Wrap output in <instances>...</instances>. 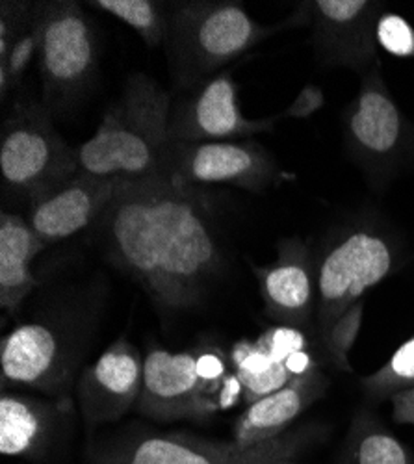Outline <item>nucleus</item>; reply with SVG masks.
Masks as SVG:
<instances>
[{"mask_svg":"<svg viewBox=\"0 0 414 464\" xmlns=\"http://www.w3.org/2000/svg\"><path fill=\"white\" fill-rule=\"evenodd\" d=\"M362 308H364L362 303H357L355 306H351L350 311L342 316V320L331 329V333L323 340L334 364L346 372H351V366L348 362V353L353 347L361 329Z\"/></svg>","mask_w":414,"mask_h":464,"instance_id":"nucleus-24","label":"nucleus"},{"mask_svg":"<svg viewBox=\"0 0 414 464\" xmlns=\"http://www.w3.org/2000/svg\"><path fill=\"white\" fill-rule=\"evenodd\" d=\"M5 382L56 394L69 377L62 334L43 322L17 325L0 343Z\"/></svg>","mask_w":414,"mask_h":464,"instance_id":"nucleus-15","label":"nucleus"},{"mask_svg":"<svg viewBox=\"0 0 414 464\" xmlns=\"http://www.w3.org/2000/svg\"><path fill=\"white\" fill-rule=\"evenodd\" d=\"M138 180L79 173L49 196L32 203L26 216L34 232L47 246L91 228L121 193Z\"/></svg>","mask_w":414,"mask_h":464,"instance_id":"nucleus-11","label":"nucleus"},{"mask_svg":"<svg viewBox=\"0 0 414 464\" xmlns=\"http://www.w3.org/2000/svg\"><path fill=\"white\" fill-rule=\"evenodd\" d=\"M313 28V45L325 65L378 67L375 28L381 5L368 0H316L303 5Z\"/></svg>","mask_w":414,"mask_h":464,"instance_id":"nucleus-10","label":"nucleus"},{"mask_svg":"<svg viewBox=\"0 0 414 464\" xmlns=\"http://www.w3.org/2000/svg\"><path fill=\"white\" fill-rule=\"evenodd\" d=\"M295 451V439H284L283 435L268 440L265 444L256 446L255 453L242 464H268L275 459H284V457H292V453Z\"/></svg>","mask_w":414,"mask_h":464,"instance_id":"nucleus-29","label":"nucleus"},{"mask_svg":"<svg viewBox=\"0 0 414 464\" xmlns=\"http://www.w3.org/2000/svg\"><path fill=\"white\" fill-rule=\"evenodd\" d=\"M389 400L392 403V418L398 423L414 425V389L398 392Z\"/></svg>","mask_w":414,"mask_h":464,"instance_id":"nucleus-32","label":"nucleus"},{"mask_svg":"<svg viewBox=\"0 0 414 464\" xmlns=\"http://www.w3.org/2000/svg\"><path fill=\"white\" fill-rule=\"evenodd\" d=\"M197 372L207 382H221L231 372L227 361L217 352H197Z\"/></svg>","mask_w":414,"mask_h":464,"instance_id":"nucleus-30","label":"nucleus"},{"mask_svg":"<svg viewBox=\"0 0 414 464\" xmlns=\"http://www.w3.org/2000/svg\"><path fill=\"white\" fill-rule=\"evenodd\" d=\"M173 97L153 76L132 72L97 132L79 145L81 173L145 180L160 177Z\"/></svg>","mask_w":414,"mask_h":464,"instance_id":"nucleus-2","label":"nucleus"},{"mask_svg":"<svg viewBox=\"0 0 414 464\" xmlns=\"http://www.w3.org/2000/svg\"><path fill=\"white\" fill-rule=\"evenodd\" d=\"M256 343L270 355V359L274 362L284 364V361L290 355H294L301 350H307L309 342H307L305 333L297 327L275 325V327H270L262 333L256 338Z\"/></svg>","mask_w":414,"mask_h":464,"instance_id":"nucleus-26","label":"nucleus"},{"mask_svg":"<svg viewBox=\"0 0 414 464\" xmlns=\"http://www.w3.org/2000/svg\"><path fill=\"white\" fill-rule=\"evenodd\" d=\"M255 448L235 442H216L197 437L164 435L140 440L127 464H242Z\"/></svg>","mask_w":414,"mask_h":464,"instance_id":"nucleus-18","label":"nucleus"},{"mask_svg":"<svg viewBox=\"0 0 414 464\" xmlns=\"http://www.w3.org/2000/svg\"><path fill=\"white\" fill-rule=\"evenodd\" d=\"M238 379L244 386V401L247 405H253L255 401L281 391L283 386H286L294 377L288 373V370L283 362H275L265 373H260V375H238Z\"/></svg>","mask_w":414,"mask_h":464,"instance_id":"nucleus-27","label":"nucleus"},{"mask_svg":"<svg viewBox=\"0 0 414 464\" xmlns=\"http://www.w3.org/2000/svg\"><path fill=\"white\" fill-rule=\"evenodd\" d=\"M277 30L260 24L235 0L171 3L164 49L175 90L184 93L214 79Z\"/></svg>","mask_w":414,"mask_h":464,"instance_id":"nucleus-3","label":"nucleus"},{"mask_svg":"<svg viewBox=\"0 0 414 464\" xmlns=\"http://www.w3.org/2000/svg\"><path fill=\"white\" fill-rule=\"evenodd\" d=\"M99 37L91 19L74 0L37 3V56L42 99L54 113L81 104L97 82Z\"/></svg>","mask_w":414,"mask_h":464,"instance_id":"nucleus-4","label":"nucleus"},{"mask_svg":"<svg viewBox=\"0 0 414 464\" xmlns=\"http://www.w3.org/2000/svg\"><path fill=\"white\" fill-rule=\"evenodd\" d=\"M362 389L371 398H392L414 389V336L398 347L383 368L362 379Z\"/></svg>","mask_w":414,"mask_h":464,"instance_id":"nucleus-21","label":"nucleus"},{"mask_svg":"<svg viewBox=\"0 0 414 464\" xmlns=\"http://www.w3.org/2000/svg\"><path fill=\"white\" fill-rule=\"evenodd\" d=\"M275 118L249 120L238 102V86L231 71L180 93L171 106V141H233L249 140L258 132H268Z\"/></svg>","mask_w":414,"mask_h":464,"instance_id":"nucleus-9","label":"nucleus"},{"mask_svg":"<svg viewBox=\"0 0 414 464\" xmlns=\"http://www.w3.org/2000/svg\"><path fill=\"white\" fill-rule=\"evenodd\" d=\"M79 173V147L58 132L45 104L14 102L0 134V175L12 198L34 203Z\"/></svg>","mask_w":414,"mask_h":464,"instance_id":"nucleus-5","label":"nucleus"},{"mask_svg":"<svg viewBox=\"0 0 414 464\" xmlns=\"http://www.w3.org/2000/svg\"><path fill=\"white\" fill-rule=\"evenodd\" d=\"M327 389L320 370L294 377L281 391L247 405L233 428V442L240 448H255L283 435L288 425L318 401Z\"/></svg>","mask_w":414,"mask_h":464,"instance_id":"nucleus-16","label":"nucleus"},{"mask_svg":"<svg viewBox=\"0 0 414 464\" xmlns=\"http://www.w3.org/2000/svg\"><path fill=\"white\" fill-rule=\"evenodd\" d=\"M143 384V359L136 347L121 336L82 372L79 381L81 409L90 425L120 420L140 400Z\"/></svg>","mask_w":414,"mask_h":464,"instance_id":"nucleus-13","label":"nucleus"},{"mask_svg":"<svg viewBox=\"0 0 414 464\" xmlns=\"http://www.w3.org/2000/svg\"><path fill=\"white\" fill-rule=\"evenodd\" d=\"M405 129L403 113L383 82L380 69H370L362 76L359 95L346 120V134L353 152L371 168H387L398 159Z\"/></svg>","mask_w":414,"mask_h":464,"instance_id":"nucleus-12","label":"nucleus"},{"mask_svg":"<svg viewBox=\"0 0 414 464\" xmlns=\"http://www.w3.org/2000/svg\"><path fill=\"white\" fill-rule=\"evenodd\" d=\"M37 3L3 0L0 3V60H5L21 34L35 21Z\"/></svg>","mask_w":414,"mask_h":464,"instance_id":"nucleus-23","label":"nucleus"},{"mask_svg":"<svg viewBox=\"0 0 414 464\" xmlns=\"http://www.w3.org/2000/svg\"><path fill=\"white\" fill-rule=\"evenodd\" d=\"M244 386L233 372L221 382H207L197 372V352L150 350L143 359L138 411L159 421L205 418L233 409Z\"/></svg>","mask_w":414,"mask_h":464,"instance_id":"nucleus-6","label":"nucleus"},{"mask_svg":"<svg viewBox=\"0 0 414 464\" xmlns=\"http://www.w3.org/2000/svg\"><path fill=\"white\" fill-rule=\"evenodd\" d=\"M231 362L238 375H260L275 364L256 340L251 342L246 338L231 347Z\"/></svg>","mask_w":414,"mask_h":464,"instance_id":"nucleus-28","label":"nucleus"},{"mask_svg":"<svg viewBox=\"0 0 414 464\" xmlns=\"http://www.w3.org/2000/svg\"><path fill=\"white\" fill-rule=\"evenodd\" d=\"M394 267L390 242L378 232L361 228L336 240L316 272L318 331L325 340L331 329L361 297L387 279Z\"/></svg>","mask_w":414,"mask_h":464,"instance_id":"nucleus-7","label":"nucleus"},{"mask_svg":"<svg viewBox=\"0 0 414 464\" xmlns=\"http://www.w3.org/2000/svg\"><path fill=\"white\" fill-rule=\"evenodd\" d=\"M290 457H284V459H275V460H272V462H268V464H299V462H292V460H288Z\"/></svg>","mask_w":414,"mask_h":464,"instance_id":"nucleus-34","label":"nucleus"},{"mask_svg":"<svg viewBox=\"0 0 414 464\" xmlns=\"http://www.w3.org/2000/svg\"><path fill=\"white\" fill-rule=\"evenodd\" d=\"M47 244L35 235L24 216H0V306L14 316L24 299L40 286L32 274V262Z\"/></svg>","mask_w":414,"mask_h":464,"instance_id":"nucleus-17","label":"nucleus"},{"mask_svg":"<svg viewBox=\"0 0 414 464\" xmlns=\"http://www.w3.org/2000/svg\"><path fill=\"white\" fill-rule=\"evenodd\" d=\"M375 37H378V45L392 56H414V30L403 17L396 14H383L380 17Z\"/></svg>","mask_w":414,"mask_h":464,"instance_id":"nucleus-25","label":"nucleus"},{"mask_svg":"<svg viewBox=\"0 0 414 464\" xmlns=\"http://www.w3.org/2000/svg\"><path fill=\"white\" fill-rule=\"evenodd\" d=\"M323 104V93L314 88V86H307L301 93L295 102L286 108V111H283L281 115H294V118H305V115H311L314 110H318Z\"/></svg>","mask_w":414,"mask_h":464,"instance_id":"nucleus-31","label":"nucleus"},{"mask_svg":"<svg viewBox=\"0 0 414 464\" xmlns=\"http://www.w3.org/2000/svg\"><path fill=\"white\" fill-rule=\"evenodd\" d=\"M266 314L279 325L303 329L316 304V277L309 247L303 240L288 238L277 246V260L253 266Z\"/></svg>","mask_w":414,"mask_h":464,"instance_id":"nucleus-14","label":"nucleus"},{"mask_svg":"<svg viewBox=\"0 0 414 464\" xmlns=\"http://www.w3.org/2000/svg\"><path fill=\"white\" fill-rule=\"evenodd\" d=\"M160 177L178 186L227 184L265 191L281 179L274 154L255 140L171 141L166 147Z\"/></svg>","mask_w":414,"mask_h":464,"instance_id":"nucleus-8","label":"nucleus"},{"mask_svg":"<svg viewBox=\"0 0 414 464\" xmlns=\"http://www.w3.org/2000/svg\"><path fill=\"white\" fill-rule=\"evenodd\" d=\"M355 464H410L405 446L389 431L368 430L357 437L353 448Z\"/></svg>","mask_w":414,"mask_h":464,"instance_id":"nucleus-22","label":"nucleus"},{"mask_svg":"<svg viewBox=\"0 0 414 464\" xmlns=\"http://www.w3.org/2000/svg\"><path fill=\"white\" fill-rule=\"evenodd\" d=\"M284 366L288 370V373L292 377H301V375H307L311 373L313 370H316V362H314V357L309 353V350H301L294 355H290L286 361H284Z\"/></svg>","mask_w":414,"mask_h":464,"instance_id":"nucleus-33","label":"nucleus"},{"mask_svg":"<svg viewBox=\"0 0 414 464\" xmlns=\"http://www.w3.org/2000/svg\"><path fill=\"white\" fill-rule=\"evenodd\" d=\"M91 228L110 262L168 308L196 304L223 262L203 191L166 177L138 180Z\"/></svg>","mask_w":414,"mask_h":464,"instance_id":"nucleus-1","label":"nucleus"},{"mask_svg":"<svg viewBox=\"0 0 414 464\" xmlns=\"http://www.w3.org/2000/svg\"><path fill=\"white\" fill-rule=\"evenodd\" d=\"M54 420L53 405L5 392L0 398V453L21 457L35 451L49 435Z\"/></svg>","mask_w":414,"mask_h":464,"instance_id":"nucleus-19","label":"nucleus"},{"mask_svg":"<svg viewBox=\"0 0 414 464\" xmlns=\"http://www.w3.org/2000/svg\"><path fill=\"white\" fill-rule=\"evenodd\" d=\"M88 6L120 19L150 49L164 47L169 32V6L162 0H91Z\"/></svg>","mask_w":414,"mask_h":464,"instance_id":"nucleus-20","label":"nucleus"}]
</instances>
